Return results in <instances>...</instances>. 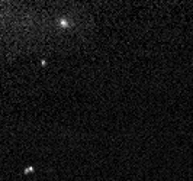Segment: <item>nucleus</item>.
Here are the masks:
<instances>
[{"label": "nucleus", "instance_id": "nucleus-1", "mask_svg": "<svg viewBox=\"0 0 193 181\" xmlns=\"http://www.w3.org/2000/svg\"><path fill=\"white\" fill-rule=\"evenodd\" d=\"M35 23V16L20 3L0 1V57H13L20 41Z\"/></svg>", "mask_w": 193, "mask_h": 181}]
</instances>
